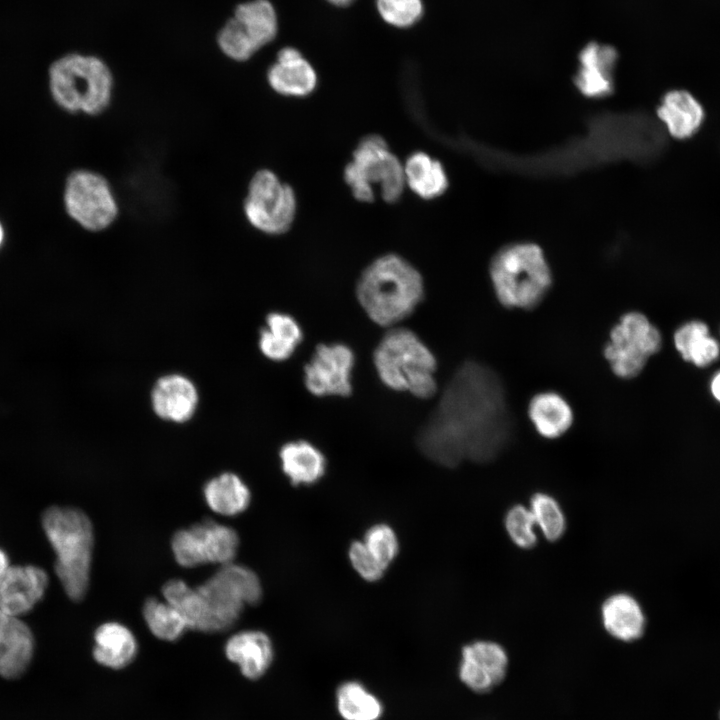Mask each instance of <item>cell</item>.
<instances>
[{"mask_svg":"<svg viewBox=\"0 0 720 720\" xmlns=\"http://www.w3.org/2000/svg\"><path fill=\"white\" fill-rule=\"evenodd\" d=\"M512 419L495 371L466 361L443 389L416 442L431 461L455 467L463 460L486 463L510 440Z\"/></svg>","mask_w":720,"mask_h":720,"instance_id":"6da1fadb","label":"cell"},{"mask_svg":"<svg viewBox=\"0 0 720 720\" xmlns=\"http://www.w3.org/2000/svg\"><path fill=\"white\" fill-rule=\"evenodd\" d=\"M355 295L375 324L391 328L409 317L425 296L421 273L395 253L381 255L361 272Z\"/></svg>","mask_w":720,"mask_h":720,"instance_id":"7a4b0ae2","label":"cell"},{"mask_svg":"<svg viewBox=\"0 0 720 720\" xmlns=\"http://www.w3.org/2000/svg\"><path fill=\"white\" fill-rule=\"evenodd\" d=\"M373 364L378 378L390 390L419 399H429L437 392L436 357L408 328H387L374 349Z\"/></svg>","mask_w":720,"mask_h":720,"instance_id":"3957f363","label":"cell"},{"mask_svg":"<svg viewBox=\"0 0 720 720\" xmlns=\"http://www.w3.org/2000/svg\"><path fill=\"white\" fill-rule=\"evenodd\" d=\"M42 526L56 554L55 572L68 597L80 601L87 593L94 546L93 526L76 508L53 506Z\"/></svg>","mask_w":720,"mask_h":720,"instance_id":"277c9868","label":"cell"},{"mask_svg":"<svg viewBox=\"0 0 720 720\" xmlns=\"http://www.w3.org/2000/svg\"><path fill=\"white\" fill-rule=\"evenodd\" d=\"M489 275L499 303L506 308L532 310L544 300L553 278L542 249L534 243H514L492 257Z\"/></svg>","mask_w":720,"mask_h":720,"instance_id":"5b68a950","label":"cell"},{"mask_svg":"<svg viewBox=\"0 0 720 720\" xmlns=\"http://www.w3.org/2000/svg\"><path fill=\"white\" fill-rule=\"evenodd\" d=\"M52 98L62 109L96 116L108 109L114 89L112 72L96 56L68 54L49 69Z\"/></svg>","mask_w":720,"mask_h":720,"instance_id":"8992f818","label":"cell"},{"mask_svg":"<svg viewBox=\"0 0 720 720\" xmlns=\"http://www.w3.org/2000/svg\"><path fill=\"white\" fill-rule=\"evenodd\" d=\"M344 181L353 197L365 203L375 199L376 187L382 200L397 202L406 186L403 163L385 139L372 134L363 137L344 168Z\"/></svg>","mask_w":720,"mask_h":720,"instance_id":"52a82bcc","label":"cell"},{"mask_svg":"<svg viewBox=\"0 0 720 720\" xmlns=\"http://www.w3.org/2000/svg\"><path fill=\"white\" fill-rule=\"evenodd\" d=\"M196 589L205 607L206 633L230 629L246 605H256L261 601L263 592L257 574L233 562L222 565Z\"/></svg>","mask_w":720,"mask_h":720,"instance_id":"ba28073f","label":"cell"},{"mask_svg":"<svg viewBox=\"0 0 720 720\" xmlns=\"http://www.w3.org/2000/svg\"><path fill=\"white\" fill-rule=\"evenodd\" d=\"M662 347L659 329L641 312L623 314L611 328L603 354L614 375L632 379Z\"/></svg>","mask_w":720,"mask_h":720,"instance_id":"9c48e42d","label":"cell"},{"mask_svg":"<svg viewBox=\"0 0 720 720\" xmlns=\"http://www.w3.org/2000/svg\"><path fill=\"white\" fill-rule=\"evenodd\" d=\"M297 212L293 188L273 171L260 169L251 177L243 201L248 223L259 232L275 236L286 233Z\"/></svg>","mask_w":720,"mask_h":720,"instance_id":"30bf717a","label":"cell"},{"mask_svg":"<svg viewBox=\"0 0 720 720\" xmlns=\"http://www.w3.org/2000/svg\"><path fill=\"white\" fill-rule=\"evenodd\" d=\"M64 206L70 218L91 232L108 229L119 215L110 182L102 174L88 169L75 170L67 177Z\"/></svg>","mask_w":720,"mask_h":720,"instance_id":"8fae6325","label":"cell"},{"mask_svg":"<svg viewBox=\"0 0 720 720\" xmlns=\"http://www.w3.org/2000/svg\"><path fill=\"white\" fill-rule=\"evenodd\" d=\"M277 33V16L267 0L240 4L234 16L220 30L217 42L222 52L235 61H246Z\"/></svg>","mask_w":720,"mask_h":720,"instance_id":"7c38bea8","label":"cell"},{"mask_svg":"<svg viewBox=\"0 0 720 720\" xmlns=\"http://www.w3.org/2000/svg\"><path fill=\"white\" fill-rule=\"evenodd\" d=\"M239 547V536L229 526L205 519L189 528L178 530L171 548L176 562L186 568L207 563L220 566L232 563Z\"/></svg>","mask_w":720,"mask_h":720,"instance_id":"4fadbf2b","label":"cell"},{"mask_svg":"<svg viewBox=\"0 0 720 720\" xmlns=\"http://www.w3.org/2000/svg\"><path fill=\"white\" fill-rule=\"evenodd\" d=\"M355 354L345 343H320L303 369L307 391L316 397H347L353 391Z\"/></svg>","mask_w":720,"mask_h":720,"instance_id":"5bb4252c","label":"cell"},{"mask_svg":"<svg viewBox=\"0 0 720 720\" xmlns=\"http://www.w3.org/2000/svg\"><path fill=\"white\" fill-rule=\"evenodd\" d=\"M507 669V652L494 641L477 640L462 648L458 676L475 693L490 692L504 681Z\"/></svg>","mask_w":720,"mask_h":720,"instance_id":"9a60e30c","label":"cell"},{"mask_svg":"<svg viewBox=\"0 0 720 720\" xmlns=\"http://www.w3.org/2000/svg\"><path fill=\"white\" fill-rule=\"evenodd\" d=\"M155 415L167 422L183 424L190 421L199 404V392L195 383L180 373L159 377L150 394Z\"/></svg>","mask_w":720,"mask_h":720,"instance_id":"2e32d148","label":"cell"},{"mask_svg":"<svg viewBox=\"0 0 720 720\" xmlns=\"http://www.w3.org/2000/svg\"><path fill=\"white\" fill-rule=\"evenodd\" d=\"M48 586V576L39 567L8 566L0 574V609L13 616L29 612Z\"/></svg>","mask_w":720,"mask_h":720,"instance_id":"e0dca14e","label":"cell"},{"mask_svg":"<svg viewBox=\"0 0 720 720\" xmlns=\"http://www.w3.org/2000/svg\"><path fill=\"white\" fill-rule=\"evenodd\" d=\"M617 57V51L612 46L588 43L579 54L580 68L574 80L580 93L590 98L611 94Z\"/></svg>","mask_w":720,"mask_h":720,"instance_id":"ac0fdd59","label":"cell"},{"mask_svg":"<svg viewBox=\"0 0 720 720\" xmlns=\"http://www.w3.org/2000/svg\"><path fill=\"white\" fill-rule=\"evenodd\" d=\"M267 81L282 96L305 97L315 90L317 74L297 49L285 47L268 69Z\"/></svg>","mask_w":720,"mask_h":720,"instance_id":"d6986e66","label":"cell"},{"mask_svg":"<svg viewBox=\"0 0 720 720\" xmlns=\"http://www.w3.org/2000/svg\"><path fill=\"white\" fill-rule=\"evenodd\" d=\"M34 649L30 628L18 616L0 609V675L19 677L28 667Z\"/></svg>","mask_w":720,"mask_h":720,"instance_id":"ffe728a7","label":"cell"},{"mask_svg":"<svg viewBox=\"0 0 720 720\" xmlns=\"http://www.w3.org/2000/svg\"><path fill=\"white\" fill-rule=\"evenodd\" d=\"M656 114L667 133L678 140L692 137L705 118L702 104L689 91L670 90L664 94Z\"/></svg>","mask_w":720,"mask_h":720,"instance_id":"44dd1931","label":"cell"},{"mask_svg":"<svg viewBox=\"0 0 720 720\" xmlns=\"http://www.w3.org/2000/svg\"><path fill=\"white\" fill-rule=\"evenodd\" d=\"M225 654L240 667L243 676L251 680L262 677L274 657L269 636L257 630L242 631L231 636L225 645Z\"/></svg>","mask_w":720,"mask_h":720,"instance_id":"7402d4cb","label":"cell"},{"mask_svg":"<svg viewBox=\"0 0 720 720\" xmlns=\"http://www.w3.org/2000/svg\"><path fill=\"white\" fill-rule=\"evenodd\" d=\"M602 623L613 638L632 642L642 637L646 619L639 602L628 593H615L601 606Z\"/></svg>","mask_w":720,"mask_h":720,"instance_id":"603a6c76","label":"cell"},{"mask_svg":"<svg viewBox=\"0 0 720 720\" xmlns=\"http://www.w3.org/2000/svg\"><path fill=\"white\" fill-rule=\"evenodd\" d=\"M303 340L298 321L284 312H270L259 333L258 347L262 355L275 362L288 360Z\"/></svg>","mask_w":720,"mask_h":720,"instance_id":"cb8c5ba5","label":"cell"},{"mask_svg":"<svg viewBox=\"0 0 720 720\" xmlns=\"http://www.w3.org/2000/svg\"><path fill=\"white\" fill-rule=\"evenodd\" d=\"M528 416L538 434L546 439L561 437L574 421L571 406L554 391L535 394L528 404Z\"/></svg>","mask_w":720,"mask_h":720,"instance_id":"d4e9b609","label":"cell"},{"mask_svg":"<svg viewBox=\"0 0 720 720\" xmlns=\"http://www.w3.org/2000/svg\"><path fill=\"white\" fill-rule=\"evenodd\" d=\"M94 641V659L112 669L126 667L137 654L135 636L126 626L117 622L100 625L95 631Z\"/></svg>","mask_w":720,"mask_h":720,"instance_id":"484cf974","label":"cell"},{"mask_svg":"<svg viewBox=\"0 0 720 720\" xmlns=\"http://www.w3.org/2000/svg\"><path fill=\"white\" fill-rule=\"evenodd\" d=\"M281 467L293 485H310L325 473L326 459L319 448L306 440L285 443L279 451Z\"/></svg>","mask_w":720,"mask_h":720,"instance_id":"4316f807","label":"cell"},{"mask_svg":"<svg viewBox=\"0 0 720 720\" xmlns=\"http://www.w3.org/2000/svg\"><path fill=\"white\" fill-rule=\"evenodd\" d=\"M405 184L418 197L432 200L448 188V177L440 161L423 151L411 153L403 163Z\"/></svg>","mask_w":720,"mask_h":720,"instance_id":"83f0119b","label":"cell"},{"mask_svg":"<svg viewBox=\"0 0 720 720\" xmlns=\"http://www.w3.org/2000/svg\"><path fill=\"white\" fill-rule=\"evenodd\" d=\"M673 341L683 360L700 368L711 365L720 356V344L703 321L684 323L674 332Z\"/></svg>","mask_w":720,"mask_h":720,"instance_id":"f1b7e54d","label":"cell"},{"mask_svg":"<svg viewBox=\"0 0 720 720\" xmlns=\"http://www.w3.org/2000/svg\"><path fill=\"white\" fill-rule=\"evenodd\" d=\"M207 505L223 516H235L245 511L250 503L249 488L234 473L225 472L210 479L203 489Z\"/></svg>","mask_w":720,"mask_h":720,"instance_id":"f546056e","label":"cell"},{"mask_svg":"<svg viewBox=\"0 0 720 720\" xmlns=\"http://www.w3.org/2000/svg\"><path fill=\"white\" fill-rule=\"evenodd\" d=\"M335 698L343 720H379L384 712L380 699L356 680L341 683Z\"/></svg>","mask_w":720,"mask_h":720,"instance_id":"4dcf8cb0","label":"cell"},{"mask_svg":"<svg viewBox=\"0 0 720 720\" xmlns=\"http://www.w3.org/2000/svg\"><path fill=\"white\" fill-rule=\"evenodd\" d=\"M166 602L175 607L185 618L188 629L206 633V613L200 594L186 582L172 579L162 587Z\"/></svg>","mask_w":720,"mask_h":720,"instance_id":"1f68e13d","label":"cell"},{"mask_svg":"<svg viewBox=\"0 0 720 720\" xmlns=\"http://www.w3.org/2000/svg\"><path fill=\"white\" fill-rule=\"evenodd\" d=\"M143 617L151 633L161 640L175 641L188 629L185 618L175 607L153 597L145 601Z\"/></svg>","mask_w":720,"mask_h":720,"instance_id":"d6a6232c","label":"cell"},{"mask_svg":"<svg viewBox=\"0 0 720 720\" xmlns=\"http://www.w3.org/2000/svg\"><path fill=\"white\" fill-rule=\"evenodd\" d=\"M536 527L548 541L559 540L566 530V518L558 501L546 493H535L529 507Z\"/></svg>","mask_w":720,"mask_h":720,"instance_id":"836d02e7","label":"cell"},{"mask_svg":"<svg viewBox=\"0 0 720 720\" xmlns=\"http://www.w3.org/2000/svg\"><path fill=\"white\" fill-rule=\"evenodd\" d=\"M506 532L512 542L522 549H530L537 543L536 523L529 508L512 506L504 518Z\"/></svg>","mask_w":720,"mask_h":720,"instance_id":"e575fe53","label":"cell"},{"mask_svg":"<svg viewBox=\"0 0 720 720\" xmlns=\"http://www.w3.org/2000/svg\"><path fill=\"white\" fill-rule=\"evenodd\" d=\"M369 553L386 570L399 551V543L394 530L386 524L370 527L362 540Z\"/></svg>","mask_w":720,"mask_h":720,"instance_id":"d590c367","label":"cell"},{"mask_svg":"<svg viewBox=\"0 0 720 720\" xmlns=\"http://www.w3.org/2000/svg\"><path fill=\"white\" fill-rule=\"evenodd\" d=\"M376 5L383 20L399 28L415 24L423 14L421 0H376Z\"/></svg>","mask_w":720,"mask_h":720,"instance_id":"8d00e7d4","label":"cell"},{"mask_svg":"<svg viewBox=\"0 0 720 720\" xmlns=\"http://www.w3.org/2000/svg\"><path fill=\"white\" fill-rule=\"evenodd\" d=\"M348 555L353 568L366 581L374 582L383 576L385 569L369 553L363 541H354Z\"/></svg>","mask_w":720,"mask_h":720,"instance_id":"74e56055","label":"cell"},{"mask_svg":"<svg viewBox=\"0 0 720 720\" xmlns=\"http://www.w3.org/2000/svg\"><path fill=\"white\" fill-rule=\"evenodd\" d=\"M710 391L713 397L720 403V370L716 372L711 379Z\"/></svg>","mask_w":720,"mask_h":720,"instance_id":"f35d334b","label":"cell"},{"mask_svg":"<svg viewBox=\"0 0 720 720\" xmlns=\"http://www.w3.org/2000/svg\"><path fill=\"white\" fill-rule=\"evenodd\" d=\"M9 566L7 554L0 549V574Z\"/></svg>","mask_w":720,"mask_h":720,"instance_id":"ab89813d","label":"cell"},{"mask_svg":"<svg viewBox=\"0 0 720 720\" xmlns=\"http://www.w3.org/2000/svg\"><path fill=\"white\" fill-rule=\"evenodd\" d=\"M327 1L336 6H346V5H349L350 3H352L354 0H327Z\"/></svg>","mask_w":720,"mask_h":720,"instance_id":"60d3db41","label":"cell"},{"mask_svg":"<svg viewBox=\"0 0 720 720\" xmlns=\"http://www.w3.org/2000/svg\"><path fill=\"white\" fill-rule=\"evenodd\" d=\"M2 238H3V230H2V227H1V225H0V244H1V242H2Z\"/></svg>","mask_w":720,"mask_h":720,"instance_id":"b9f144b4","label":"cell"}]
</instances>
